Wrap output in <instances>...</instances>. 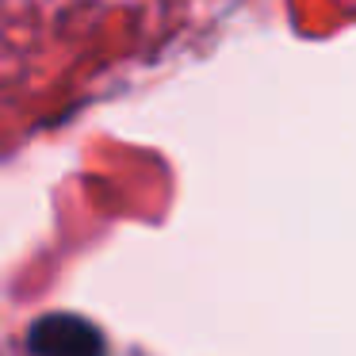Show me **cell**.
Segmentation results:
<instances>
[{
    "instance_id": "obj_1",
    "label": "cell",
    "mask_w": 356,
    "mask_h": 356,
    "mask_svg": "<svg viewBox=\"0 0 356 356\" xmlns=\"http://www.w3.org/2000/svg\"><path fill=\"white\" fill-rule=\"evenodd\" d=\"M35 356H104V333L81 314H42L27 333Z\"/></svg>"
}]
</instances>
